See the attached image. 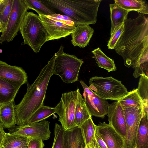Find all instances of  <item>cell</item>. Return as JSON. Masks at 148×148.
<instances>
[{
  "label": "cell",
  "instance_id": "obj_11",
  "mask_svg": "<svg viewBox=\"0 0 148 148\" xmlns=\"http://www.w3.org/2000/svg\"><path fill=\"white\" fill-rule=\"evenodd\" d=\"M50 122L43 120L37 123L25 125H15L8 129L9 133L28 138L41 140H47L50 137Z\"/></svg>",
  "mask_w": 148,
  "mask_h": 148
},
{
  "label": "cell",
  "instance_id": "obj_10",
  "mask_svg": "<svg viewBox=\"0 0 148 148\" xmlns=\"http://www.w3.org/2000/svg\"><path fill=\"white\" fill-rule=\"evenodd\" d=\"M123 109L127 127L123 148H134L136 147V134L143 114L144 106L133 107Z\"/></svg>",
  "mask_w": 148,
  "mask_h": 148
},
{
  "label": "cell",
  "instance_id": "obj_23",
  "mask_svg": "<svg viewBox=\"0 0 148 148\" xmlns=\"http://www.w3.org/2000/svg\"><path fill=\"white\" fill-rule=\"evenodd\" d=\"M91 116L79 90L75 111V123L76 126L79 127L87 120L92 118Z\"/></svg>",
  "mask_w": 148,
  "mask_h": 148
},
{
  "label": "cell",
  "instance_id": "obj_13",
  "mask_svg": "<svg viewBox=\"0 0 148 148\" xmlns=\"http://www.w3.org/2000/svg\"><path fill=\"white\" fill-rule=\"evenodd\" d=\"M109 124L124 139L126 134V123L123 109L118 101L109 104L107 114Z\"/></svg>",
  "mask_w": 148,
  "mask_h": 148
},
{
  "label": "cell",
  "instance_id": "obj_30",
  "mask_svg": "<svg viewBox=\"0 0 148 148\" xmlns=\"http://www.w3.org/2000/svg\"><path fill=\"white\" fill-rule=\"evenodd\" d=\"M13 1V0H2L0 5V21L2 27V32L5 29L12 10Z\"/></svg>",
  "mask_w": 148,
  "mask_h": 148
},
{
  "label": "cell",
  "instance_id": "obj_2",
  "mask_svg": "<svg viewBox=\"0 0 148 148\" xmlns=\"http://www.w3.org/2000/svg\"><path fill=\"white\" fill-rule=\"evenodd\" d=\"M55 53L47 64L41 70L33 83L27 86L26 92L20 103L15 106V124H28L34 113L44 105L46 93L50 79L53 75Z\"/></svg>",
  "mask_w": 148,
  "mask_h": 148
},
{
  "label": "cell",
  "instance_id": "obj_12",
  "mask_svg": "<svg viewBox=\"0 0 148 148\" xmlns=\"http://www.w3.org/2000/svg\"><path fill=\"white\" fill-rule=\"evenodd\" d=\"M79 82L84 89L83 99L91 116L104 118L107 114L108 101L96 95L84 81L81 80Z\"/></svg>",
  "mask_w": 148,
  "mask_h": 148
},
{
  "label": "cell",
  "instance_id": "obj_33",
  "mask_svg": "<svg viewBox=\"0 0 148 148\" xmlns=\"http://www.w3.org/2000/svg\"><path fill=\"white\" fill-rule=\"evenodd\" d=\"M124 30V23L111 36L108 41L107 46L108 49H113Z\"/></svg>",
  "mask_w": 148,
  "mask_h": 148
},
{
  "label": "cell",
  "instance_id": "obj_4",
  "mask_svg": "<svg viewBox=\"0 0 148 148\" xmlns=\"http://www.w3.org/2000/svg\"><path fill=\"white\" fill-rule=\"evenodd\" d=\"M23 45L29 46L35 53H38L43 44L48 41L49 36L39 16L32 12L26 13L20 31Z\"/></svg>",
  "mask_w": 148,
  "mask_h": 148
},
{
  "label": "cell",
  "instance_id": "obj_27",
  "mask_svg": "<svg viewBox=\"0 0 148 148\" xmlns=\"http://www.w3.org/2000/svg\"><path fill=\"white\" fill-rule=\"evenodd\" d=\"M123 108L144 106V103L139 95L137 88L134 89L128 94L118 101Z\"/></svg>",
  "mask_w": 148,
  "mask_h": 148
},
{
  "label": "cell",
  "instance_id": "obj_31",
  "mask_svg": "<svg viewBox=\"0 0 148 148\" xmlns=\"http://www.w3.org/2000/svg\"><path fill=\"white\" fill-rule=\"evenodd\" d=\"M140 76L137 92L144 103V107L148 108V76L145 74Z\"/></svg>",
  "mask_w": 148,
  "mask_h": 148
},
{
  "label": "cell",
  "instance_id": "obj_39",
  "mask_svg": "<svg viewBox=\"0 0 148 148\" xmlns=\"http://www.w3.org/2000/svg\"><path fill=\"white\" fill-rule=\"evenodd\" d=\"M134 148H137L136 147Z\"/></svg>",
  "mask_w": 148,
  "mask_h": 148
},
{
  "label": "cell",
  "instance_id": "obj_28",
  "mask_svg": "<svg viewBox=\"0 0 148 148\" xmlns=\"http://www.w3.org/2000/svg\"><path fill=\"white\" fill-rule=\"evenodd\" d=\"M56 113L54 108L44 105L40 107L29 119L28 124L37 123L44 120Z\"/></svg>",
  "mask_w": 148,
  "mask_h": 148
},
{
  "label": "cell",
  "instance_id": "obj_17",
  "mask_svg": "<svg viewBox=\"0 0 148 148\" xmlns=\"http://www.w3.org/2000/svg\"><path fill=\"white\" fill-rule=\"evenodd\" d=\"M22 86L0 77V105L14 99Z\"/></svg>",
  "mask_w": 148,
  "mask_h": 148
},
{
  "label": "cell",
  "instance_id": "obj_5",
  "mask_svg": "<svg viewBox=\"0 0 148 148\" xmlns=\"http://www.w3.org/2000/svg\"><path fill=\"white\" fill-rule=\"evenodd\" d=\"M89 88L100 97L104 99L119 101L129 92L121 81L111 76H94L89 80Z\"/></svg>",
  "mask_w": 148,
  "mask_h": 148
},
{
  "label": "cell",
  "instance_id": "obj_18",
  "mask_svg": "<svg viewBox=\"0 0 148 148\" xmlns=\"http://www.w3.org/2000/svg\"><path fill=\"white\" fill-rule=\"evenodd\" d=\"M64 148H85L86 145L79 127L64 130Z\"/></svg>",
  "mask_w": 148,
  "mask_h": 148
},
{
  "label": "cell",
  "instance_id": "obj_1",
  "mask_svg": "<svg viewBox=\"0 0 148 148\" xmlns=\"http://www.w3.org/2000/svg\"><path fill=\"white\" fill-rule=\"evenodd\" d=\"M135 18H127L124 30L114 48L124 65L134 69L133 76H148V18L138 13Z\"/></svg>",
  "mask_w": 148,
  "mask_h": 148
},
{
  "label": "cell",
  "instance_id": "obj_41",
  "mask_svg": "<svg viewBox=\"0 0 148 148\" xmlns=\"http://www.w3.org/2000/svg\"></svg>",
  "mask_w": 148,
  "mask_h": 148
},
{
  "label": "cell",
  "instance_id": "obj_24",
  "mask_svg": "<svg viewBox=\"0 0 148 148\" xmlns=\"http://www.w3.org/2000/svg\"><path fill=\"white\" fill-rule=\"evenodd\" d=\"M114 3L130 12L135 11L143 14H148V5L143 0H115Z\"/></svg>",
  "mask_w": 148,
  "mask_h": 148
},
{
  "label": "cell",
  "instance_id": "obj_15",
  "mask_svg": "<svg viewBox=\"0 0 148 148\" xmlns=\"http://www.w3.org/2000/svg\"><path fill=\"white\" fill-rule=\"evenodd\" d=\"M0 77L21 86L26 83L27 80V74L21 67L9 65L0 60Z\"/></svg>",
  "mask_w": 148,
  "mask_h": 148
},
{
  "label": "cell",
  "instance_id": "obj_29",
  "mask_svg": "<svg viewBox=\"0 0 148 148\" xmlns=\"http://www.w3.org/2000/svg\"><path fill=\"white\" fill-rule=\"evenodd\" d=\"M95 125L91 118L85 121L79 127L80 129L86 146L91 143L95 136Z\"/></svg>",
  "mask_w": 148,
  "mask_h": 148
},
{
  "label": "cell",
  "instance_id": "obj_40",
  "mask_svg": "<svg viewBox=\"0 0 148 148\" xmlns=\"http://www.w3.org/2000/svg\"><path fill=\"white\" fill-rule=\"evenodd\" d=\"M0 36H1V35H0Z\"/></svg>",
  "mask_w": 148,
  "mask_h": 148
},
{
  "label": "cell",
  "instance_id": "obj_6",
  "mask_svg": "<svg viewBox=\"0 0 148 148\" xmlns=\"http://www.w3.org/2000/svg\"><path fill=\"white\" fill-rule=\"evenodd\" d=\"M63 49L61 45L56 53L53 75L59 76L66 83H74L78 80L80 69L84 61L75 55L64 53Z\"/></svg>",
  "mask_w": 148,
  "mask_h": 148
},
{
  "label": "cell",
  "instance_id": "obj_32",
  "mask_svg": "<svg viewBox=\"0 0 148 148\" xmlns=\"http://www.w3.org/2000/svg\"><path fill=\"white\" fill-rule=\"evenodd\" d=\"M64 130L61 125L55 123L54 130V138L51 148H64Z\"/></svg>",
  "mask_w": 148,
  "mask_h": 148
},
{
  "label": "cell",
  "instance_id": "obj_3",
  "mask_svg": "<svg viewBox=\"0 0 148 148\" xmlns=\"http://www.w3.org/2000/svg\"><path fill=\"white\" fill-rule=\"evenodd\" d=\"M43 2L56 11L70 18L76 26L94 24L97 21L98 11L101 0H45Z\"/></svg>",
  "mask_w": 148,
  "mask_h": 148
},
{
  "label": "cell",
  "instance_id": "obj_35",
  "mask_svg": "<svg viewBox=\"0 0 148 148\" xmlns=\"http://www.w3.org/2000/svg\"><path fill=\"white\" fill-rule=\"evenodd\" d=\"M95 137L97 142L101 148H108L96 128L95 132Z\"/></svg>",
  "mask_w": 148,
  "mask_h": 148
},
{
  "label": "cell",
  "instance_id": "obj_19",
  "mask_svg": "<svg viewBox=\"0 0 148 148\" xmlns=\"http://www.w3.org/2000/svg\"><path fill=\"white\" fill-rule=\"evenodd\" d=\"M109 6L111 23V36L124 23L127 18L130 11L122 8L115 3L110 4Z\"/></svg>",
  "mask_w": 148,
  "mask_h": 148
},
{
  "label": "cell",
  "instance_id": "obj_14",
  "mask_svg": "<svg viewBox=\"0 0 148 148\" xmlns=\"http://www.w3.org/2000/svg\"><path fill=\"white\" fill-rule=\"evenodd\" d=\"M95 127L108 148H123L124 138L111 125L103 122Z\"/></svg>",
  "mask_w": 148,
  "mask_h": 148
},
{
  "label": "cell",
  "instance_id": "obj_16",
  "mask_svg": "<svg viewBox=\"0 0 148 148\" xmlns=\"http://www.w3.org/2000/svg\"><path fill=\"white\" fill-rule=\"evenodd\" d=\"M94 32L93 28L88 25H79L76 26L71 34V43L74 46L84 48L86 46Z\"/></svg>",
  "mask_w": 148,
  "mask_h": 148
},
{
  "label": "cell",
  "instance_id": "obj_37",
  "mask_svg": "<svg viewBox=\"0 0 148 148\" xmlns=\"http://www.w3.org/2000/svg\"><path fill=\"white\" fill-rule=\"evenodd\" d=\"M86 147V148H101L97 142L95 136L91 143Z\"/></svg>",
  "mask_w": 148,
  "mask_h": 148
},
{
  "label": "cell",
  "instance_id": "obj_22",
  "mask_svg": "<svg viewBox=\"0 0 148 148\" xmlns=\"http://www.w3.org/2000/svg\"><path fill=\"white\" fill-rule=\"evenodd\" d=\"M30 139L19 135L5 133L1 147L27 148Z\"/></svg>",
  "mask_w": 148,
  "mask_h": 148
},
{
  "label": "cell",
  "instance_id": "obj_21",
  "mask_svg": "<svg viewBox=\"0 0 148 148\" xmlns=\"http://www.w3.org/2000/svg\"><path fill=\"white\" fill-rule=\"evenodd\" d=\"M15 105L14 99L0 105V122L5 128L15 125Z\"/></svg>",
  "mask_w": 148,
  "mask_h": 148
},
{
  "label": "cell",
  "instance_id": "obj_9",
  "mask_svg": "<svg viewBox=\"0 0 148 148\" xmlns=\"http://www.w3.org/2000/svg\"><path fill=\"white\" fill-rule=\"evenodd\" d=\"M28 10L23 0H13L5 29L1 35L0 44L13 40L20 31L21 25Z\"/></svg>",
  "mask_w": 148,
  "mask_h": 148
},
{
  "label": "cell",
  "instance_id": "obj_36",
  "mask_svg": "<svg viewBox=\"0 0 148 148\" xmlns=\"http://www.w3.org/2000/svg\"><path fill=\"white\" fill-rule=\"evenodd\" d=\"M5 134V133L3 129V127L0 122V148L1 146Z\"/></svg>",
  "mask_w": 148,
  "mask_h": 148
},
{
  "label": "cell",
  "instance_id": "obj_38",
  "mask_svg": "<svg viewBox=\"0 0 148 148\" xmlns=\"http://www.w3.org/2000/svg\"><path fill=\"white\" fill-rule=\"evenodd\" d=\"M2 0H0V5L2 3ZM2 32V27H1V26L0 21V33H1Z\"/></svg>",
  "mask_w": 148,
  "mask_h": 148
},
{
  "label": "cell",
  "instance_id": "obj_26",
  "mask_svg": "<svg viewBox=\"0 0 148 148\" xmlns=\"http://www.w3.org/2000/svg\"><path fill=\"white\" fill-rule=\"evenodd\" d=\"M23 0L28 10H33L38 15L49 16L56 13L54 9L43 2V0Z\"/></svg>",
  "mask_w": 148,
  "mask_h": 148
},
{
  "label": "cell",
  "instance_id": "obj_8",
  "mask_svg": "<svg viewBox=\"0 0 148 148\" xmlns=\"http://www.w3.org/2000/svg\"><path fill=\"white\" fill-rule=\"evenodd\" d=\"M76 90L62 93L60 102L55 107L59 116V121L64 130L77 127L75 123V111L78 94Z\"/></svg>",
  "mask_w": 148,
  "mask_h": 148
},
{
  "label": "cell",
  "instance_id": "obj_34",
  "mask_svg": "<svg viewBox=\"0 0 148 148\" xmlns=\"http://www.w3.org/2000/svg\"><path fill=\"white\" fill-rule=\"evenodd\" d=\"M45 146L43 141L34 139H30L27 148H44Z\"/></svg>",
  "mask_w": 148,
  "mask_h": 148
},
{
  "label": "cell",
  "instance_id": "obj_25",
  "mask_svg": "<svg viewBox=\"0 0 148 148\" xmlns=\"http://www.w3.org/2000/svg\"><path fill=\"white\" fill-rule=\"evenodd\" d=\"M97 65L100 68L106 70L108 72L116 71V68L113 60L111 59L101 50L99 47L92 51Z\"/></svg>",
  "mask_w": 148,
  "mask_h": 148
},
{
  "label": "cell",
  "instance_id": "obj_7",
  "mask_svg": "<svg viewBox=\"0 0 148 148\" xmlns=\"http://www.w3.org/2000/svg\"><path fill=\"white\" fill-rule=\"evenodd\" d=\"M39 16L49 36L48 41L66 37L71 34L76 27L72 20L65 15L56 13Z\"/></svg>",
  "mask_w": 148,
  "mask_h": 148
},
{
  "label": "cell",
  "instance_id": "obj_20",
  "mask_svg": "<svg viewBox=\"0 0 148 148\" xmlns=\"http://www.w3.org/2000/svg\"><path fill=\"white\" fill-rule=\"evenodd\" d=\"M137 148H148V108L144 107L136 140Z\"/></svg>",
  "mask_w": 148,
  "mask_h": 148
}]
</instances>
